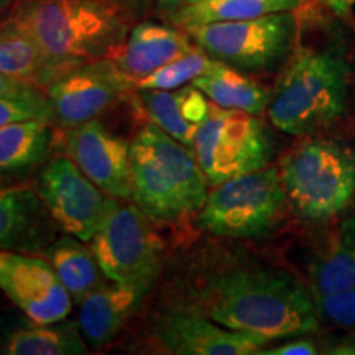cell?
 <instances>
[{
    "instance_id": "obj_1",
    "label": "cell",
    "mask_w": 355,
    "mask_h": 355,
    "mask_svg": "<svg viewBox=\"0 0 355 355\" xmlns=\"http://www.w3.org/2000/svg\"><path fill=\"white\" fill-rule=\"evenodd\" d=\"M196 309L229 329L285 339L319 329L316 300L295 275L278 268L212 273L194 291Z\"/></svg>"
},
{
    "instance_id": "obj_2",
    "label": "cell",
    "mask_w": 355,
    "mask_h": 355,
    "mask_svg": "<svg viewBox=\"0 0 355 355\" xmlns=\"http://www.w3.org/2000/svg\"><path fill=\"white\" fill-rule=\"evenodd\" d=\"M133 15L109 0H17L0 21L32 40L61 76L114 56L130 33Z\"/></svg>"
},
{
    "instance_id": "obj_3",
    "label": "cell",
    "mask_w": 355,
    "mask_h": 355,
    "mask_svg": "<svg viewBox=\"0 0 355 355\" xmlns=\"http://www.w3.org/2000/svg\"><path fill=\"white\" fill-rule=\"evenodd\" d=\"M350 63L343 42L295 48L270 94V122L293 137H311L347 112Z\"/></svg>"
},
{
    "instance_id": "obj_4",
    "label": "cell",
    "mask_w": 355,
    "mask_h": 355,
    "mask_svg": "<svg viewBox=\"0 0 355 355\" xmlns=\"http://www.w3.org/2000/svg\"><path fill=\"white\" fill-rule=\"evenodd\" d=\"M130 201L157 224L198 214L211 186L193 150L152 122L130 141Z\"/></svg>"
},
{
    "instance_id": "obj_5",
    "label": "cell",
    "mask_w": 355,
    "mask_h": 355,
    "mask_svg": "<svg viewBox=\"0 0 355 355\" xmlns=\"http://www.w3.org/2000/svg\"><path fill=\"white\" fill-rule=\"evenodd\" d=\"M278 168L288 202L303 220H329L355 196V148L344 141L303 140Z\"/></svg>"
},
{
    "instance_id": "obj_6",
    "label": "cell",
    "mask_w": 355,
    "mask_h": 355,
    "mask_svg": "<svg viewBox=\"0 0 355 355\" xmlns=\"http://www.w3.org/2000/svg\"><path fill=\"white\" fill-rule=\"evenodd\" d=\"M89 243L110 282L148 293L162 273V239L130 199L107 196L104 216Z\"/></svg>"
},
{
    "instance_id": "obj_7",
    "label": "cell",
    "mask_w": 355,
    "mask_h": 355,
    "mask_svg": "<svg viewBox=\"0 0 355 355\" xmlns=\"http://www.w3.org/2000/svg\"><path fill=\"white\" fill-rule=\"evenodd\" d=\"M286 202L279 168L268 165L214 186L198 220L217 237L259 239L278 224Z\"/></svg>"
},
{
    "instance_id": "obj_8",
    "label": "cell",
    "mask_w": 355,
    "mask_h": 355,
    "mask_svg": "<svg viewBox=\"0 0 355 355\" xmlns=\"http://www.w3.org/2000/svg\"><path fill=\"white\" fill-rule=\"evenodd\" d=\"M193 152L214 188L235 176L268 166L277 145L259 115L224 109L211 102L209 115L199 127Z\"/></svg>"
},
{
    "instance_id": "obj_9",
    "label": "cell",
    "mask_w": 355,
    "mask_h": 355,
    "mask_svg": "<svg viewBox=\"0 0 355 355\" xmlns=\"http://www.w3.org/2000/svg\"><path fill=\"white\" fill-rule=\"evenodd\" d=\"M198 48L220 63L243 71H265L288 56L298 33L295 12L250 20L212 21L184 30Z\"/></svg>"
},
{
    "instance_id": "obj_10",
    "label": "cell",
    "mask_w": 355,
    "mask_h": 355,
    "mask_svg": "<svg viewBox=\"0 0 355 355\" xmlns=\"http://www.w3.org/2000/svg\"><path fill=\"white\" fill-rule=\"evenodd\" d=\"M137 84L122 73L114 60L92 61L73 68L44 89L51 122L71 128L94 121L132 96Z\"/></svg>"
},
{
    "instance_id": "obj_11",
    "label": "cell",
    "mask_w": 355,
    "mask_h": 355,
    "mask_svg": "<svg viewBox=\"0 0 355 355\" xmlns=\"http://www.w3.org/2000/svg\"><path fill=\"white\" fill-rule=\"evenodd\" d=\"M38 193L64 234L89 242L104 216L107 196L69 157L48 162L38 181Z\"/></svg>"
},
{
    "instance_id": "obj_12",
    "label": "cell",
    "mask_w": 355,
    "mask_h": 355,
    "mask_svg": "<svg viewBox=\"0 0 355 355\" xmlns=\"http://www.w3.org/2000/svg\"><path fill=\"white\" fill-rule=\"evenodd\" d=\"M0 290L32 322L63 321L73 298L50 261L32 254L0 248Z\"/></svg>"
},
{
    "instance_id": "obj_13",
    "label": "cell",
    "mask_w": 355,
    "mask_h": 355,
    "mask_svg": "<svg viewBox=\"0 0 355 355\" xmlns=\"http://www.w3.org/2000/svg\"><path fill=\"white\" fill-rule=\"evenodd\" d=\"M155 339L175 355H252L266 347V337L229 329L196 308H170L155 319Z\"/></svg>"
},
{
    "instance_id": "obj_14",
    "label": "cell",
    "mask_w": 355,
    "mask_h": 355,
    "mask_svg": "<svg viewBox=\"0 0 355 355\" xmlns=\"http://www.w3.org/2000/svg\"><path fill=\"white\" fill-rule=\"evenodd\" d=\"M64 152L79 170L107 196L132 198L130 144L114 135L104 123L89 121L66 128Z\"/></svg>"
},
{
    "instance_id": "obj_15",
    "label": "cell",
    "mask_w": 355,
    "mask_h": 355,
    "mask_svg": "<svg viewBox=\"0 0 355 355\" xmlns=\"http://www.w3.org/2000/svg\"><path fill=\"white\" fill-rule=\"evenodd\" d=\"M53 219L38 191L26 186L0 189V248L21 254H43L58 239Z\"/></svg>"
},
{
    "instance_id": "obj_16",
    "label": "cell",
    "mask_w": 355,
    "mask_h": 355,
    "mask_svg": "<svg viewBox=\"0 0 355 355\" xmlns=\"http://www.w3.org/2000/svg\"><path fill=\"white\" fill-rule=\"evenodd\" d=\"M194 48L196 44L184 30L155 21H141L133 26L125 43L110 60L137 84L162 66L188 55Z\"/></svg>"
},
{
    "instance_id": "obj_17",
    "label": "cell",
    "mask_w": 355,
    "mask_h": 355,
    "mask_svg": "<svg viewBox=\"0 0 355 355\" xmlns=\"http://www.w3.org/2000/svg\"><path fill=\"white\" fill-rule=\"evenodd\" d=\"M140 104L150 122L193 150L199 127L211 110V101L194 84L178 89H140Z\"/></svg>"
},
{
    "instance_id": "obj_18",
    "label": "cell",
    "mask_w": 355,
    "mask_h": 355,
    "mask_svg": "<svg viewBox=\"0 0 355 355\" xmlns=\"http://www.w3.org/2000/svg\"><path fill=\"white\" fill-rule=\"evenodd\" d=\"M146 293L121 283H105L79 303V329L86 343L101 349L121 334Z\"/></svg>"
},
{
    "instance_id": "obj_19",
    "label": "cell",
    "mask_w": 355,
    "mask_h": 355,
    "mask_svg": "<svg viewBox=\"0 0 355 355\" xmlns=\"http://www.w3.org/2000/svg\"><path fill=\"white\" fill-rule=\"evenodd\" d=\"M84 243L86 242L79 241L73 235H66V237L56 239L43 252L76 304L81 303L97 288L110 282L102 272L91 247L87 248Z\"/></svg>"
},
{
    "instance_id": "obj_20",
    "label": "cell",
    "mask_w": 355,
    "mask_h": 355,
    "mask_svg": "<svg viewBox=\"0 0 355 355\" xmlns=\"http://www.w3.org/2000/svg\"><path fill=\"white\" fill-rule=\"evenodd\" d=\"M303 0H201L170 13L171 24L186 30L212 21L250 20L279 12H295Z\"/></svg>"
},
{
    "instance_id": "obj_21",
    "label": "cell",
    "mask_w": 355,
    "mask_h": 355,
    "mask_svg": "<svg viewBox=\"0 0 355 355\" xmlns=\"http://www.w3.org/2000/svg\"><path fill=\"white\" fill-rule=\"evenodd\" d=\"M191 84L201 89L207 99L219 107L254 115H261L268 109L270 92L229 64L219 63L211 73L199 76Z\"/></svg>"
},
{
    "instance_id": "obj_22",
    "label": "cell",
    "mask_w": 355,
    "mask_h": 355,
    "mask_svg": "<svg viewBox=\"0 0 355 355\" xmlns=\"http://www.w3.org/2000/svg\"><path fill=\"white\" fill-rule=\"evenodd\" d=\"M79 324L58 321L21 327L8 334L3 354L8 355H84L89 352Z\"/></svg>"
},
{
    "instance_id": "obj_23",
    "label": "cell",
    "mask_w": 355,
    "mask_h": 355,
    "mask_svg": "<svg viewBox=\"0 0 355 355\" xmlns=\"http://www.w3.org/2000/svg\"><path fill=\"white\" fill-rule=\"evenodd\" d=\"M50 122L30 119L0 127V173H19L40 165L51 146Z\"/></svg>"
},
{
    "instance_id": "obj_24",
    "label": "cell",
    "mask_w": 355,
    "mask_h": 355,
    "mask_svg": "<svg viewBox=\"0 0 355 355\" xmlns=\"http://www.w3.org/2000/svg\"><path fill=\"white\" fill-rule=\"evenodd\" d=\"M0 73L46 89L60 73L28 37L0 21Z\"/></svg>"
},
{
    "instance_id": "obj_25",
    "label": "cell",
    "mask_w": 355,
    "mask_h": 355,
    "mask_svg": "<svg viewBox=\"0 0 355 355\" xmlns=\"http://www.w3.org/2000/svg\"><path fill=\"white\" fill-rule=\"evenodd\" d=\"M314 296L355 288V219L343 227L334 245L311 268Z\"/></svg>"
},
{
    "instance_id": "obj_26",
    "label": "cell",
    "mask_w": 355,
    "mask_h": 355,
    "mask_svg": "<svg viewBox=\"0 0 355 355\" xmlns=\"http://www.w3.org/2000/svg\"><path fill=\"white\" fill-rule=\"evenodd\" d=\"M219 63L220 61L206 55L201 48L196 46L188 55L162 66L150 76L137 83V91H140V89H166V91H170V89L186 86L199 76L211 73Z\"/></svg>"
},
{
    "instance_id": "obj_27",
    "label": "cell",
    "mask_w": 355,
    "mask_h": 355,
    "mask_svg": "<svg viewBox=\"0 0 355 355\" xmlns=\"http://www.w3.org/2000/svg\"><path fill=\"white\" fill-rule=\"evenodd\" d=\"M319 316L339 327L355 329V288L314 296Z\"/></svg>"
},
{
    "instance_id": "obj_28",
    "label": "cell",
    "mask_w": 355,
    "mask_h": 355,
    "mask_svg": "<svg viewBox=\"0 0 355 355\" xmlns=\"http://www.w3.org/2000/svg\"><path fill=\"white\" fill-rule=\"evenodd\" d=\"M51 122V110L46 96L38 99H15V97H0V127L13 122L30 121Z\"/></svg>"
},
{
    "instance_id": "obj_29",
    "label": "cell",
    "mask_w": 355,
    "mask_h": 355,
    "mask_svg": "<svg viewBox=\"0 0 355 355\" xmlns=\"http://www.w3.org/2000/svg\"><path fill=\"white\" fill-rule=\"evenodd\" d=\"M43 89L33 84L0 73V97H15V99H38L44 97Z\"/></svg>"
},
{
    "instance_id": "obj_30",
    "label": "cell",
    "mask_w": 355,
    "mask_h": 355,
    "mask_svg": "<svg viewBox=\"0 0 355 355\" xmlns=\"http://www.w3.org/2000/svg\"><path fill=\"white\" fill-rule=\"evenodd\" d=\"M318 354L316 344L308 339H295L290 343L278 345V347L263 350L261 349L259 355H314Z\"/></svg>"
},
{
    "instance_id": "obj_31",
    "label": "cell",
    "mask_w": 355,
    "mask_h": 355,
    "mask_svg": "<svg viewBox=\"0 0 355 355\" xmlns=\"http://www.w3.org/2000/svg\"><path fill=\"white\" fill-rule=\"evenodd\" d=\"M329 354H340V355H355V337H349L344 343H339L336 347L329 350Z\"/></svg>"
},
{
    "instance_id": "obj_32",
    "label": "cell",
    "mask_w": 355,
    "mask_h": 355,
    "mask_svg": "<svg viewBox=\"0 0 355 355\" xmlns=\"http://www.w3.org/2000/svg\"><path fill=\"white\" fill-rule=\"evenodd\" d=\"M188 0H157V8L159 12L173 13L180 7H183Z\"/></svg>"
},
{
    "instance_id": "obj_33",
    "label": "cell",
    "mask_w": 355,
    "mask_h": 355,
    "mask_svg": "<svg viewBox=\"0 0 355 355\" xmlns=\"http://www.w3.org/2000/svg\"><path fill=\"white\" fill-rule=\"evenodd\" d=\"M324 2H326L327 7H329L332 12H336L337 15H343V13L349 12L354 0H324Z\"/></svg>"
},
{
    "instance_id": "obj_34",
    "label": "cell",
    "mask_w": 355,
    "mask_h": 355,
    "mask_svg": "<svg viewBox=\"0 0 355 355\" xmlns=\"http://www.w3.org/2000/svg\"><path fill=\"white\" fill-rule=\"evenodd\" d=\"M152 3L153 0H132V8L135 12V15H140V13L148 10L152 7Z\"/></svg>"
},
{
    "instance_id": "obj_35",
    "label": "cell",
    "mask_w": 355,
    "mask_h": 355,
    "mask_svg": "<svg viewBox=\"0 0 355 355\" xmlns=\"http://www.w3.org/2000/svg\"><path fill=\"white\" fill-rule=\"evenodd\" d=\"M109 2H114V3H117V6H122V7H127V8H130V10L133 12L132 0H109ZM133 13H135V12H133Z\"/></svg>"
},
{
    "instance_id": "obj_36",
    "label": "cell",
    "mask_w": 355,
    "mask_h": 355,
    "mask_svg": "<svg viewBox=\"0 0 355 355\" xmlns=\"http://www.w3.org/2000/svg\"><path fill=\"white\" fill-rule=\"evenodd\" d=\"M15 2H17V0H0V12H3V10H7V8H10Z\"/></svg>"
},
{
    "instance_id": "obj_37",
    "label": "cell",
    "mask_w": 355,
    "mask_h": 355,
    "mask_svg": "<svg viewBox=\"0 0 355 355\" xmlns=\"http://www.w3.org/2000/svg\"><path fill=\"white\" fill-rule=\"evenodd\" d=\"M194 2H201V0H188L186 3H194Z\"/></svg>"
},
{
    "instance_id": "obj_38",
    "label": "cell",
    "mask_w": 355,
    "mask_h": 355,
    "mask_svg": "<svg viewBox=\"0 0 355 355\" xmlns=\"http://www.w3.org/2000/svg\"><path fill=\"white\" fill-rule=\"evenodd\" d=\"M0 189H2V188H0Z\"/></svg>"
}]
</instances>
